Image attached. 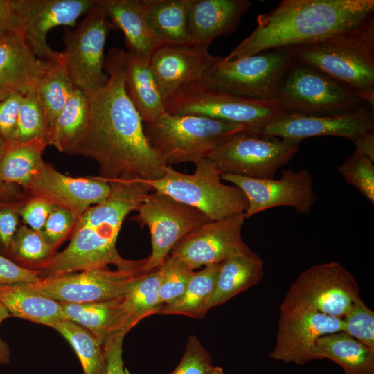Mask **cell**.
Wrapping results in <instances>:
<instances>
[{"label":"cell","mask_w":374,"mask_h":374,"mask_svg":"<svg viewBox=\"0 0 374 374\" xmlns=\"http://www.w3.org/2000/svg\"><path fill=\"white\" fill-rule=\"evenodd\" d=\"M160 278L157 269L148 274H139L130 281L118 299L113 335H125L143 319L157 314L161 307L158 299Z\"/></svg>","instance_id":"cell-25"},{"label":"cell","mask_w":374,"mask_h":374,"mask_svg":"<svg viewBox=\"0 0 374 374\" xmlns=\"http://www.w3.org/2000/svg\"><path fill=\"white\" fill-rule=\"evenodd\" d=\"M74 87L67 70L65 54L62 51L57 58L47 61L35 89L48 123V133Z\"/></svg>","instance_id":"cell-32"},{"label":"cell","mask_w":374,"mask_h":374,"mask_svg":"<svg viewBox=\"0 0 374 374\" xmlns=\"http://www.w3.org/2000/svg\"><path fill=\"white\" fill-rule=\"evenodd\" d=\"M125 335H113L105 342L107 368L106 374H130L124 367L123 360V341Z\"/></svg>","instance_id":"cell-48"},{"label":"cell","mask_w":374,"mask_h":374,"mask_svg":"<svg viewBox=\"0 0 374 374\" xmlns=\"http://www.w3.org/2000/svg\"><path fill=\"white\" fill-rule=\"evenodd\" d=\"M100 3L113 29L124 33L129 52L150 58L163 45L146 21L143 0H100Z\"/></svg>","instance_id":"cell-24"},{"label":"cell","mask_w":374,"mask_h":374,"mask_svg":"<svg viewBox=\"0 0 374 374\" xmlns=\"http://www.w3.org/2000/svg\"><path fill=\"white\" fill-rule=\"evenodd\" d=\"M125 92L143 122L152 121L166 109L150 66L149 58L125 51Z\"/></svg>","instance_id":"cell-26"},{"label":"cell","mask_w":374,"mask_h":374,"mask_svg":"<svg viewBox=\"0 0 374 374\" xmlns=\"http://www.w3.org/2000/svg\"><path fill=\"white\" fill-rule=\"evenodd\" d=\"M158 269L161 274L158 299L161 306L172 302L184 293L194 271L170 256Z\"/></svg>","instance_id":"cell-40"},{"label":"cell","mask_w":374,"mask_h":374,"mask_svg":"<svg viewBox=\"0 0 374 374\" xmlns=\"http://www.w3.org/2000/svg\"><path fill=\"white\" fill-rule=\"evenodd\" d=\"M344 332L374 351V312L360 296L342 318Z\"/></svg>","instance_id":"cell-41"},{"label":"cell","mask_w":374,"mask_h":374,"mask_svg":"<svg viewBox=\"0 0 374 374\" xmlns=\"http://www.w3.org/2000/svg\"><path fill=\"white\" fill-rule=\"evenodd\" d=\"M343 330L342 318L317 312L280 314L275 346L269 357L300 365L313 360H323L317 344L318 339Z\"/></svg>","instance_id":"cell-19"},{"label":"cell","mask_w":374,"mask_h":374,"mask_svg":"<svg viewBox=\"0 0 374 374\" xmlns=\"http://www.w3.org/2000/svg\"><path fill=\"white\" fill-rule=\"evenodd\" d=\"M46 64L16 31L0 34V100L34 90Z\"/></svg>","instance_id":"cell-22"},{"label":"cell","mask_w":374,"mask_h":374,"mask_svg":"<svg viewBox=\"0 0 374 374\" xmlns=\"http://www.w3.org/2000/svg\"><path fill=\"white\" fill-rule=\"evenodd\" d=\"M359 287L355 276L341 264L330 262L302 271L292 284L280 305V314L317 312L343 318Z\"/></svg>","instance_id":"cell-9"},{"label":"cell","mask_w":374,"mask_h":374,"mask_svg":"<svg viewBox=\"0 0 374 374\" xmlns=\"http://www.w3.org/2000/svg\"><path fill=\"white\" fill-rule=\"evenodd\" d=\"M343 179L374 204V163L355 150L338 167Z\"/></svg>","instance_id":"cell-39"},{"label":"cell","mask_w":374,"mask_h":374,"mask_svg":"<svg viewBox=\"0 0 374 374\" xmlns=\"http://www.w3.org/2000/svg\"><path fill=\"white\" fill-rule=\"evenodd\" d=\"M220 263L212 264L193 272L184 293L171 303L161 305L157 314H177L202 318L208 311V301L214 290Z\"/></svg>","instance_id":"cell-34"},{"label":"cell","mask_w":374,"mask_h":374,"mask_svg":"<svg viewBox=\"0 0 374 374\" xmlns=\"http://www.w3.org/2000/svg\"><path fill=\"white\" fill-rule=\"evenodd\" d=\"M46 146L40 139L4 141L0 145V181L24 190L44 166L42 154Z\"/></svg>","instance_id":"cell-28"},{"label":"cell","mask_w":374,"mask_h":374,"mask_svg":"<svg viewBox=\"0 0 374 374\" xmlns=\"http://www.w3.org/2000/svg\"><path fill=\"white\" fill-rule=\"evenodd\" d=\"M251 6L248 0H186L192 44L231 34Z\"/></svg>","instance_id":"cell-23"},{"label":"cell","mask_w":374,"mask_h":374,"mask_svg":"<svg viewBox=\"0 0 374 374\" xmlns=\"http://www.w3.org/2000/svg\"><path fill=\"white\" fill-rule=\"evenodd\" d=\"M355 150L374 161V130L367 132L353 141Z\"/></svg>","instance_id":"cell-51"},{"label":"cell","mask_w":374,"mask_h":374,"mask_svg":"<svg viewBox=\"0 0 374 374\" xmlns=\"http://www.w3.org/2000/svg\"><path fill=\"white\" fill-rule=\"evenodd\" d=\"M292 58L349 87L373 107V18L357 29L295 47Z\"/></svg>","instance_id":"cell-4"},{"label":"cell","mask_w":374,"mask_h":374,"mask_svg":"<svg viewBox=\"0 0 374 374\" xmlns=\"http://www.w3.org/2000/svg\"><path fill=\"white\" fill-rule=\"evenodd\" d=\"M317 344L323 359L337 364L344 374H374V351L345 332L323 335Z\"/></svg>","instance_id":"cell-31"},{"label":"cell","mask_w":374,"mask_h":374,"mask_svg":"<svg viewBox=\"0 0 374 374\" xmlns=\"http://www.w3.org/2000/svg\"><path fill=\"white\" fill-rule=\"evenodd\" d=\"M374 130L373 114L368 105L329 116H307L284 113L262 127L256 134L299 143L304 139L335 136L355 141Z\"/></svg>","instance_id":"cell-18"},{"label":"cell","mask_w":374,"mask_h":374,"mask_svg":"<svg viewBox=\"0 0 374 374\" xmlns=\"http://www.w3.org/2000/svg\"><path fill=\"white\" fill-rule=\"evenodd\" d=\"M17 24L10 0H0V34L16 31Z\"/></svg>","instance_id":"cell-50"},{"label":"cell","mask_w":374,"mask_h":374,"mask_svg":"<svg viewBox=\"0 0 374 374\" xmlns=\"http://www.w3.org/2000/svg\"><path fill=\"white\" fill-rule=\"evenodd\" d=\"M3 142L0 136V145ZM27 199L24 190L19 186L0 181V208L6 206H21Z\"/></svg>","instance_id":"cell-49"},{"label":"cell","mask_w":374,"mask_h":374,"mask_svg":"<svg viewBox=\"0 0 374 374\" xmlns=\"http://www.w3.org/2000/svg\"><path fill=\"white\" fill-rule=\"evenodd\" d=\"M60 333L76 353L84 374H106L107 361L104 345L88 330L64 319L52 327Z\"/></svg>","instance_id":"cell-36"},{"label":"cell","mask_w":374,"mask_h":374,"mask_svg":"<svg viewBox=\"0 0 374 374\" xmlns=\"http://www.w3.org/2000/svg\"><path fill=\"white\" fill-rule=\"evenodd\" d=\"M145 134L166 166L197 163L234 136L251 131L244 125L166 112L143 123ZM252 132V131H251Z\"/></svg>","instance_id":"cell-5"},{"label":"cell","mask_w":374,"mask_h":374,"mask_svg":"<svg viewBox=\"0 0 374 374\" xmlns=\"http://www.w3.org/2000/svg\"><path fill=\"white\" fill-rule=\"evenodd\" d=\"M23 97L21 93H12L0 100V136L6 142L15 140Z\"/></svg>","instance_id":"cell-44"},{"label":"cell","mask_w":374,"mask_h":374,"mask_svg":"<svg viewBox=\"0 0 374 374\" xmlns=\"http://www.w3.org/2000/svg\"><path fill=\"white\" fill-rule=\"evenodd\" d=\"M11 315L8 310L0 303V325ZM10 350L9 346L0 337V365L7 364L10 362Z\"/></svg>","instance_id":"cell-52"},{"label":"cell","mask_w":374,"mask_h":374,"mask_svg":"<svg viewBox=\"0 0 374 374\" xmlns=\"http://www.w3.org/2000/svg\"><path fill=\"white\" fill-rule=\"evenodd\" d=\"M125 51L113 48L105 58L107 84L88 93L89 113L80 139L66 153L91 158L99 176L113 180L161 179L167 166L150 145L143 122L124 87Z\"/></svg>","instance_id":"cell-1"},{"label":"cell","mask_w":374,"mask_h":374,"mask_svg":"<svg viewBox=\"0 0 374 374\" xmlns=\"http://www.w3.org/2000/svg\"><path fill=\"white\" fill-rule=\"evenodd\" d=\"M112 30L100 0L96 1L75 29L65 28L62 39L68 72L74 86L87 93L102 88L108 81L103 71L104 47Z\"/></svg>","instance_id":"cell-11"},{"label":"cell","mask_w":374,"mask_h":374,"mask_svg":"<svg viewBox=\"0 0 374 374\" xmlns=\"http://www.w3.org/2000/svg\"><path fill=\"white\" fill-rule=\"evenodd\" d=\"M0 303L11 316L51 328L64 319L60 302L30 290L25 284L0 285Z\"/></svg>","instance_id":"cell-29"},{"label":"cell","mask_w":374,"mask_h":374,"mask_svg":"<svg viewBox=\"0 0 374 374\" xmlns=\"http://www.w3.org/2000/svg\"><path fill=\"white\" fill-rule=\"evenodd\" d=\"M9 253L18 260L36 263L39 266L50 258L54 254V251L42 232L35 231L24 224L19 226L16 232Z\"/></svg>","instance_id":"cell-38"},{"label":"cell","mask_w":374,"mask_h":374,"mask_svg":"<svg viewBox=\"0 0 374 374\" xmlns=\"http://www.w3.org/2000/svg\"><path fill=\"white\" fill-rule=\"evenodd\" d=\"M89 107L88 93L75 87L48 133V145L65 153L74 146L85 129Z\"/></svg>","instance_id":"cell-33"},{"label":"cell","mask_w":374,"mask_h":374,"mask_svg":"<svg viewBox=\"0 0 374 374\" xmlns=\"http://www.w3.org/2000/svg\"><path fill=\"white\" fill-rule=\"evenodd\" d=\"M48 130V123L35 90L30 91L23 97L14 141L26 142L40 139L47 144Z\"/></svg>","instance_id":"cell-37"},{"label":"cell","mask_w":374,"mask_h":374,"mask_svg":"<svg viewBox=\"0 0 374 374\" xmlns=\"http://www.w3.org/2000/svg\"><path fill=\"white\" fill-rule=\"evenodd\" d=\"M244 213L211 220L182 238L170 256L182 262L193 271L202 265L221 263L238 255L253 251L242 237Z\"/></svg>","instance_id":"cell-16"},{"label":"cell","mask_w":374,"mask_h":374,"mask_svg":"<svg viewBox=\"0 0 374 374\" xmlns=\"http://www.w3.org/2000/svg\"><path fill=\"white\" fill-rule=\"evenodd\" d=\"M118 299L87 303H61L64 319L91 332L103 345L113 335Z\"/></svg>","instance_id":"cell-35"},{"label":"cell","mask_w":374,"mask_h":374,"mask_svg":"<svg viewBox=\"0 0 374 374\" xmlns=\"http://www.w3.org/2000/svg\"><path fill=\"white\" fill-rule=\"evenodd\" d=\"M111 190L107 179L99 175L72 177L45 162L24 191L30 197H41L69 210L79 219L89 208L105 200Z\"/></svg>","instance_id":"cell-21"},{"label":"cell","mask_w":374,"mask_h":374,"mask_svg":"<svg viewBox=\"0 0 374 374\" xmlns=\"http://www.w3.org/2000/svg\"><path fill=\"white\" fill-rule=\"evenodd\" d=\"M131 219L142 228L148 226L152 251L145 258L141 274L157 269L175 245L185 235L211 221L199 210L156 190L150 193Z\"/></svg>","instance_id":"cell-10"},{"label":"cell","mask_w":374,"mask_h":374,"mask_svg":"<svg viewBox=\"0 0 374 374\" xmlns=\"http://www.w3.org/2000/svg\"><path fill=\"white\" fill-rule=\"evenodd\" d=\"M146 181L153 190L199 210L210 220L244 213L247 208L243 192L234 185L223 184L220 172L208 158L196 163L193 174L167 166L161 179Z\"/></svg>","instance_id":"cell-7"},{"label":"cell","mask_w":374,"mask_h":374,"mask_svg":"<svg viewBox=\"0 0 374 374\" xmlns=\"http://www.w3.org/2000/svg\"><path fill=\"white\" fill-rule=\"evenodd\" d=\"M373 0H283L258 15L257 26L227 61L295 47L357 29L373 18Z\"/></svg>","instance_id":"cell-3"},{"label":"cell","mask_w":374,"mask_h":374,"mask_svg":"<svg viewBox=\"0 0 374 374\" xmlns=\"http://www.w3.org/2000/svg\"><path fill=\"white\" fill-rule=\"evenodd\" d=\"M274 101L287 113L307 116L335 115L366 104L349 87L312 66L294 61Z\"/></svg>","instance_id":"cell-8"},{"label":"cell","mask_w":374,"mask_h":374,"mask_svg":"<svg viewBox=\"0 0 374 374\" xmlns=\"http://www.w3.org/2000/svg\"><path fill=\"white\" fill-rule=\"evenodd\" d=\"M39 279L38 269L19 265L0 254V285L31 284Z\"/></svg>","instance_id":"cell-46"},{"label":"cell","mask_w":374,"mask_h":374,"mask_svg":"<svg viewBox=\"0 0 374 374\" xmlns=\"http://www.w3.org/2000/svg\"><path fill=\"white\" fill-rule=\"evenodd\" d=\"M109 181V195L82 215L67 247L37 267L40 278L105 267L108 265H114L121 270L141 273L145 259H124L118 253L116 243L127 215L136 211L153 189L146 180L139 177Z\"/></svg>","instance_id":"cell-2"},{"label":"cell","mask_w":374,"mask_h":374,"mask_svg":"<svg viewBox=\"0 0 374 374\" xmlns=\"http://www.w3.org/2000/svg\"><path fill=\"white\" fill-rule=\"evenodd\" d=\"M55 207V205L45 199L30 197L20 207V217L24 224L41 232L49 215Z\"/></svg>","instance_id":"cell-45"},{"label":"cell","mask_w":374,"mask_h":374,"mask_svg":"<svg viewBox=\"0 0 374 374\" xmlns=\"http://www.w3.org/2000/svg\"><path fill=\"white\" fill-rule=\"evenodd\" d=\"M96 0H10L18 33L33 53L50 61L62 52L48 44V33L59 26L73 27L77 19L86 15Z\"/></svg>","instance_id":"cell-14"},{"label":"cell","mask_w":374,"mask_h":374,"mask_svg":"<svg viewBox=\"0 0 374 374\" xmlns=\"http://www.w3.org/2000/svg\"><path fill=\"white\" fill-rule=\"evenodd\" d=\"M78 220L71 211L59 206L51 213L41 232L54 251L71 235Z\"/></svg>","instance_id":"cell-43"},{"label":"cell","mask_w":374,"mask_h":374,"mask_svg":"<svg viewBox=\"0 0 374 374\" xmlns=\"http://www.w3.org/2000/svg\"><path fill=\"white\" fill-rule=\"evenodd\" d=\"M264 275L263 261L258 254L238 255L220 263L208 310L222 305L241 292L256 285Z\"/></svg>","instance_id":"cell-27"},{"label":"cell","mask_w":374,"mask_h":374,"mask_svg":"<svg viewBox=\"0 0 374 374\" xmlns=\"http://www.w3.org/2000/svg\"><path fill=\"white\" fill-rule=\"evenodd\" d=\"M145 16L163 44H192L186 0H143Z\"/></svg>","instance_id":"cell-30"},{"label":"cell","mask_w":374,"mask_h":374,"mask_svg":"<svg viewBox=\"0 0 374 374\" xmlns=\"http://www.w3.org/2000/svg\"><path fill=\"white\" fill-rule=\"evenodd\" d=\"M21 206L0 208V245L8 253H10L12 240L19 226V208Z\"/></svg>","instance_id":"cell-47"},{"label":"cell","mask_w":374,"mask_h":374,"mask_svg":"<svg viewBox=\"0 0 374 374\" xmlns=\"http://www.w3.org/2000/svg\"><path fill=\"white\" fill-rule=\"evenodd\" d=\"M292 62V48L267 51L231 61L217 57L193 85L250 100L273 101Z\"/></svg>","instance_id":"cell-6"},{"label":"cell","mask_w":374,"mask_h":374,"mask_svg":"<svg viewBox=\"0 0 374 374\" xmlns=\"http://www.w3.org/2000/svg\"><path fill=\"white\" fill-rule=\"evenodd\" d=\"M299 148V143L247 131L221 145L208 158L221 174L273 179Z\"/></svg>","instance_id":"cell-13"},{"label":"cell","mask_w":374,"mask_h":374,"mask_svg":"<svg viewBox=\"0 0 374 374\" xmlns=\"http://www.w3.org/2000/svg\"><path fill=\"white\" fill-rule=\"evenodd\" d=\"M211 355L195 335L188 337L183 357L170 374H210Z\"/></svg>","instance_id":"cell-42"},{"label":"cell","mask_w":374,"mask_h":374,"mask_svg":"<svg viewBox=\"0 0 374 374\" xmlns=\"http://www.w3.org/2000/svg\"><path fill=\"white\" fill-rule=\"evenodd\" d=\"M173 115H191L241 124L256 133L285 113L273 101H260L193 85L180 91L165 106Z\"/></svg>","instance_id":"cell-12"},{"label":"cell","mask_w":374,"mask_h":374,"mask_svg":"<svg viewBox=\"0 0 374 374\" xmlns=\"http://www.w3.org/2000/svg\"><path fill=\"white\" fill-rule=\"evenodd\" d=\"M244 194L248 219L263 211L277 206H290L308 215L317 199L313 179L307 169L285 170L280 179H256L231 174H221Z\"/></svg>","instance_id":"cell-15"},{"label":"cell","mask_w":374,"mask_h":374,"mask_svg":"<svg viewBox=\"0 0 374 374\" xmlns=\"http://www.w3.org/2000/svg\"><path fill=\"white\" fill-rule=\"evenodd\" d=\"M141 273L108 267L40 278L25 284L30 290L61 303H87L120 298Z\"/></svg>","instance_id":"cell-17"},{"label":"cell","mask_w":374,"mask_h":374,"mask_svg":"<svg viewBox=\"0 0 374 374\" xmlns=\"http://www.w3.org/2000/svg\"><path fill=\"white\" fill-rule=\"evenodd\" d=\"M210 374H226L223 369L219 366H213Z\"/></svg>","instance_id":"cell-53"},{"label":"cell","mask_w":374,"mask_h":374,"mask_svg":"<svg viewBox=\"0 0 374 374\" xmlns=\"http://www.w3.org/2000/svg\"><path fill=\"white\" fill-rule=\"evenodd\" d=\"M211 43L163 44L149 58L150 66L166 105L182 89L197 82L217 56L208 51Z\"/></svg>","instance_id":"cell-20"}]
</instances>
